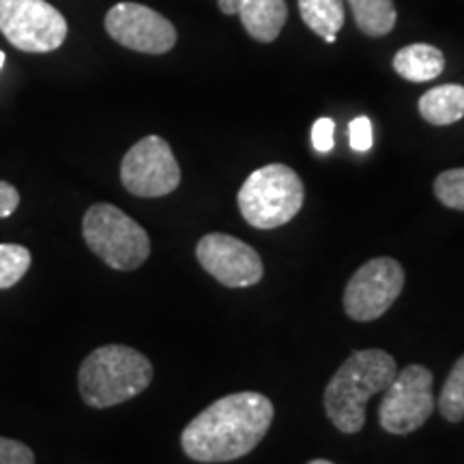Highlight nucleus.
Returning a JSON list of instances; mask_svg holds the SVG:
<instances>
[{
    "mask_svg": "<svg viewBox=\"0 0 464 464\" xmlns=\"http://www.w3.org/2000/svg\"><path fill=\"white\" fill-rule=\"evenodd\" d=\"M276 409L258 392L224 396L196 415L181 434L185 456L196 462H232L256 450L269 432Z\"/></svg>",
    "mask_w": 464,
    "mask_h": 464,
    "instance_id": "f257e3e1",
    "label": "nucleus"
},
{
    "mask_svg": "<svg viewBox=\"0 0 464 464\" xmlns=\"http://www.w3.org/2000/svg\"><path fill=\"white\" fill-rule=\"evenodd\" d=\"M398 365L381 348H363L348 355L324 387V413L340 432L357 434L365 426V404L396 379Z\"/></svg>",
    "mask_w": 464,
    "mask_h": 464,
    "instance_id": "f03ea898",
    "label": "nucleus"
},
{
    "mask_svg": "<svg viewBox=\"0 0 464 464\" xmlns=\"http://www.w3.org/2000/svg\"><path fill=\"white\" fill-rule=\"evenodd\" d=\"M153 381V363L131 346L95 348L80 365V396L92 409H110L140 396Z\"/></svg>",
    "mask_w": 464,
    "mask_h": 464,
    "instance_id": "7ed1b4c3",
    "label": "nucleus"
},
{
    "mask_svg": "<svg viewBox=\"0 0 464 464\" xmlns=\"http://www.w3.org/2000/svg\"><path fill=\"white\" fill-rule=\"evenodd\" d=\"M304 200V181L286 164H269L254 170L237 196L243 219L260 230H274L288 224L297 218Z\"/></svg>",
    "mask_w": 464,
    "mask_h": 464,
    "instance_id": "20e7f679",
    "label": "nucleus"
},
{
    "mask_svg": "<svg viewBox=\"0 0 464 464\" xmlns=\"http://www.w3.org/2000/svg\"><path fill=\"white\" fill-rule=\"evenodd\" d=\"M82 237L91 252L116 271L138 269L150 256L147 230L108 202H97L84 213Z\"/></svg>",
    "mask_w": 464,
    "mask_h": 464,
    "instance_id": "39448f33",
    "label": "nucleus"
},
{
    "mask_svg": "<svg viewBox=\"0 0 464 464\" xmlns=\"http://www.w3.org/2000/svg\"><path fill=\"white\" fill-rule=\"evenodd\" d=\"M0 33L22 52L45 54L67 39V20L48 0H0Z\"/></svg>",
    "mask_w": 464,
    "mask_h": 464,
    "instance_id": "423d86ee",
    "label": "nucleus"
},
{
    "mask_svg": "<svg viewBox=\"0 0 464 464\" xmlns=\"http://www.w3.org/2000/svg\"><path fill=\"white\" fill-rule=\"evenodd\" d=\"M434 376L426 365L411 363L390 382L379 406V423L390 434H411L434 413Z\"/></svg>",
    "mask_w": 464,
    "mask_h": 464,
    "instance_id": "0eeeda50",
    "label": "nucleus"
},
{
    "mask_svg": "<svg viewBox=\"0 0 464 464\" xmlns=\"http://www.w3.org/2000/svg\"><path fill=\"white\" fill-rule=\"evenodd\" d=\"M404 288V269L396 258L381 256L363 263L344 288V312L357 323L376 321L396 304Z\"/></svg>",
    "mask_w": 464,
    "mask_h": 464,
    "instance_id": "6e6552de",
    "label": "nucleus"
},
{
    "mask_svg": "<svg viewBox=\"0 0 464 464\" xmlns=\"http://www.w3.org/2000/svg\"><path fill=\"white\" fill-rule=\"evenodd\" d=\"M121 183L133 196L161 198L181 183V168L170 144L160 136H147L127 150L121 161Z\"/></svg>",
    "mask_w": 464,
    "mask_h": 464,
    "instance_id": "1a4fd4ad",
    "label": "nucleus"
},
{
    "mask_svg": "<svg viewBox=\"0 0 464 464\" xmlns=\"http://www.w3.org/2000/svg\"><path fill=\"white\" fill-rule=\"evenodd\" d=\"M106 31L116 44L142 54H166L177 45V28L140 3H119L106 14Z\"/></svg>",
    "mask_w": 464,
    "mask_h": 464,
    "instance_id": "9d476101",
    "label": "nucleus"
},
{
    "mask_svg": "<svg viewBox=\"0 0 464 464\" xmlns=\"http://www.w3.org/2000/svg\"><path fill=\"white\" fill-rule=\"evenodd\" d=\"M196 258L213 280L228 288H247L263 280L260 254L246 241L226 232L205 235L196 246Z\"/></svg>",
    "mask_w": 464,
    "mask_h": 464,
    "instance_id": "9b49d317",
    "label": "nucleus"
},
{
    "mask_svg": "<svg viewBox=\"0 0 464 464\" xmlns=\"http://www.w3.org/2000/svg\"><path fill=\"white\" fill-rule=\"evenodd\" d=\"M239 15L243 28L260 44H271L280 37L288 20L286 0H241Z\"/></svg>",
    "mask_w": 464,
    "mask_h": 464,
    "instance_id": "f8f14e48",
    "label": "nucleus"
},
{
    "mask_svg": "<svg viewBox=\"0 0 464 464\" xmlns=\"http://www.w3.org/2000/svg\"><path fill=\"white\" fill-rule=\"evenodd\" d=\"M393 69L409 82H430L443 73L445 56L430 44H413L396 52Z\"/></svg>",
    "mask_w": 464,
    "mask_h": 464,
    "instance_id": "ddd939ff",
    "label": "nucleus"
},
{
    "mask_svg": "<svg viewBox=\"0 0 464 464\" xmlns=\"http://www.w3.org/2000/svg\"><path fill=\"white\" fill-rule=\"evenodd\" d=\"M420 114L430 125H454L464 116V86H434L420 97Z\"/></svg>",
    "mask_w": 464,
    "mask_h": 464,
    "instance_id": "4468645a",
    "label": "nucleus"
},
{
    "mask_svg": "<svg viewBox=\"0 0 464 464\" xmlns=\"http://www.w3.org/2000/svg\"><path fill=\"white\" fill-rule=\"evenodd\" d=\"M359 31L368 37H385L396 26L393 0H348Z\"/></svg>",
    "mask_w": 464,
    "mask_h": 464,
    "instance_id": "2eb2a0df",
    "label": "nucleus"
},
{
    "mask_svg": "<svg viewBox=\"0 0 464 464\" xmlns=\"http://www.w3.org/2000/svg\"><path fill=\"white\" fill-rule=\"evenodd\" d=\"M299 14L307 28L321 37L338 34L344 26V0H299Z\"/></svg>",
    "mask_w": 464,
    "mask_h": 464,
    "instance_id": "dca6fc26",
    "label": "nucleus"
},
{
    "mask_svg": "<svg viewBox=\"0 0 464 464\" xmlns=\"http://www.w3.org/2000/svg\"><path fill=\"white\" fill-rule=\"evenodd\" d=\"M439 411L443 420L458 423L464 420V355L458 359L439 396Z\"/></svg>",
    "mask_w": 464,
    "mask_h": 464,
    "instance_id": "f3484780",
    "label": "nucleus"
},
{
    "mask_svg": "<svg viewBox=\"0 0 464 464\" xmlns=\"http://www.w3.org/2000/svg\"><path fill=\"white\" fill-rule=\"evenodd\" d=\"M33 256L24 246L0 243V290L15 286L31 269Z\"/></svg>",
    "mask_w": 464,
    "mask_h": 464,
    "instance_id": "a211bd4d",
    "label": "nucleus"
},
{
    "mask_svg": "<svg viewBox=\"0 0 464 464\" xmlns=\"http://www.w3.org/2000/svg\"><path fill=\"white\" fill-rule=\"evenodd\" d=\"M434 196L440 205L464 211V168H451L434 179Z\"/></svg>",
    "mask_w": 464,
    "mask_h": 464,
    "instance_id": "6ab92c4d",
    "label": "nucleus"
},
{
    "mask_svg": "<svg viewBox=\"0 0 464 464\" xmlns=\"http://www.w3.org/2000/svg\"><path fill=\"white\" fill-rule=\"evenodd\" d=\"M0 464H34V454L20 440L0 437Z\"/></svg>",
    "mask_w": 464,
    "mask_h": 464,
    "instance_id": "aec40b11",
    "label": "nucleus"
},
{
    "mask_svg": "<svg viewBox=\"0 0 464 464\" xmlns=\"http://www.w3.org/2000/svg\"><path fill=\"white\" fill-rule=\"evenodd\" d=\"M348 140H351L353 150L357 153H365L372 147V123L368 116H357L348 127Z\"/></svg>",
    "mask_w": 464,
    "mask_h": 464,
    "instance_id": "412c9836",
    "label": "nucleus"
},
{
    "mask_svg": "<svg viewBox=\"0 0 464 464\" xmlns=\"http://www.w3.org/2000/svg\"><path fill=\"white\" fill-rule=\"evenodd\" d=\"M334 131H335V123L327 116L318 119L314 127H312V144L318 153H329L334 149Z\"/></svg>",
    "mask_w": 464,
    "mask_h": 464,
    "instance_id": "4be33fe9",
    "label": "nucleus"
},
{
    "mask_svg": "<svg viewBox=\"0 0 464 464\" xmlns=\"http://www.w3.org/2000/svg\"><path fill=\"white\" fill-rule=\"evenodd\" d=\"M20 205V194L14 185L7 181H0V219L9 218Z\"/></svg>",
    "mask_w": 464,
    "mask_h": 464,
    "instance_id": "5701e85b",
    "label": "nucleus"
},
{
    "mask_svg": "<svg viewBox=\"0 0 464 464\" xmlns=\"http://www.w3.org/2000/svg\"><path fill=\"white\" fill-rule=\"evenodd\" d=\"M218 5H219V11H222L224 15H237L241 0H218Z\"/></svg>",
    "mask_w": 464,
    "mask_h": 464,
    "instance_id": "b1692460",
    "label": "nucleus"
},
{
    "mask_svg": "<svg viewBox=\"0 0 464 464\" xmlns=\"http://www.w3.org/2000/svg\"><path fill=\"white\" fill-rule=\"evenodd\" d=\"M307 464H334V462L324 460V458H316V460H312V462H307Z\"/></svg>",
    "mask_w": 464,
    "mask_h": 464,
    "instance_id": "393cba45",
    "label": "nucleus"
},
{
    "mask_svg": "<svg viewBox=\"0 0 464 464\" xmlns=\"http://www.w3.org/2000/svg\"><path fill=\"white\" fill-rule=\"evenodd\" d=\"M323 39L327 44H335V39H338V37H335V34H327V37H323Z\"/></svg>",
    "mask_w": 464,
    "mask_h": 464,
    "instance_id": "a878e982",
    "label": "nucleus"
},
{
    "mask_svg": "<svg viewBox=\"0 0 464 464\" xmlns=\"http://www.w3.org/2000/svg\"><path fill=\"white\" fill-rule=\"evenodd\" d=\"M3 65H5V52L0 50V69H3Z\"/></svg>",
    "mask_w": 464,
    "mask_h": 464,
    "instance_id": "bb28decb",
    "label": "nucleus"
}]
</instances>
